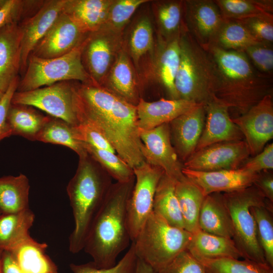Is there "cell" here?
Masks as SVG:
<instances>
[{
    "instance_id": "1",
    "label": "cell",
    "mask_w": 273,
    "mask_h": 273,
    "mask_svg": "<svg viewBox=\"0 0 273 273\" xmlns=\"http://www.w3.org/2000/svg\"><path fill=\"white\" fill-rule=\"evenodd\" d=\"M74 103L78 123L95 126L131 168L145 161L136 106L96 84L75 83Z\"/></svg>"
},
{
    "instance_id": "2",
    "label": "cell",
    "mask_w": 273,
    "mask_h": 273,
    "mask_svg": "<svg viewBox=\"0 0 273 273\" xmlns=\"http://www.w3.org/2000/svg\"><path fill=\"white\" fill-rule=\"evenodd\" d=\"M205 50L213 63L216 83L213 98L241 115L272 95L271 76L258 71L242 51L210 45Z\"/></svg>"
},
{
    "instance_id": "3",
    "label": "cell",
    "mask_w": 273,
    "mask_h": 273,
    "mask_svg": "<svg viewBox=\"0 0 273 273\" xmlns=\"http://www.w3.org/2000/svg\"><path fill=\"white\" fill-rule=\"evenodd\" d=\"M135 178L112 184L88 230L83 249L99 268L114 266L120 253L131 241L128 230L127 204Z\"/></svg>"
},
{
    "instance_id": "4",
    "label": "cell",
    "mask_w": 273,
    "mask_h": 273,
    "mask_svg": "<svg viewBox=\"0 0 273 273\" xmlns=\"http://www.w3.org/2000/svg\"><path fill=\"white\" fill-rule=\"evenodd\" d=\"M111 176L87 153L79 157L76 172L67 186L74 228L69 237V250L83 249L90 225L112 185Z\"/></svg>"
},
{
    "instance_id": "5",
    "label": "cell",
    "mask_w": 273,
    "mask_h": 273,
    "mask_svg": "<svg viewBox=\"0 0 273 273\" xmlns=\"http://www.w3.org/2000/svg\"><path fill=\"white\" fill-rule=\"evenodd\" d=\"M180 59L175 79L179 99L205 105L213 98L216 83L211 58L191 34L185 29L179 37Z\"/></svg>"
},
{
    "instance_id": "6",
    "label": "cell",
    "mask_w": 273,
    "mask_h": 273,
    "mask_svg": "<svg viewBox=\"0 0 273 273\" xmlns=\"http://www.w3.org/2000/svg\"><path fill=\"white\" fill-rule=\"evenodd\" d=\"M192 236L153 211L132 242L137 258L157 273L187 249Z\"/></svg>"
},
{
    "instance_id": "7",
    "label": "cell",
    "mask_w": 273,
    "mask_h": 273,
    "mask_svg": "<svg viewBox=\"0 0 273 273\" xmlns=\"http://www.w3.org/2000/svg\"><path fill=\"white\" fill-rule=\"evenodd\" d=\"M222 194L232 220L234 231L232 239L244 258L266 263L258 241L256 223L250 209L252 206L273 208V203L253 185L239 191Z\"/></svg>"
},
{
    "instance_id": "8",
    "label": "cell",
    "mask_w": 273,
    "mask_h": 273,
    "mask_svg": "<svg viewBox=\"0 0 273 273\" xmlns=\"http://www.w3.org/2000/svg\"><path fill=\"white\" fill-rule=\"evenodd\" d=\"M83 42L68 54L55 58L42 59L30 55L16 91H29L64 81L96 84L82 64Z\"/></svg>"
},
{
    "instance_id": "9",
    "label": "cell",
    "mask_w": 273,
    "mask_h": 273,
    "mask_svg": "<svg viewBox=\"0 0 273 273\" xmlns=\"http://www.w3.org/2000/svg\"><path fill=\"white\" fill-rule=\"evenodd\" d=\"M123 47L122 32L103 27L87 34L83 42L81 62L95 83L103 85Z\"/></svg>"
},
{
    "instance_id": "10",
    "label": "cell",
    "mask_w": 273,
    "mask_h": 273,
    "mask_svg": "<svg viewBox=\"0 0 273 273\" xmlns=\"http://www.w3.org/2000/svg\"><path fill=\"white\" fill-rule=\"evenodd\" d=\"M74 85L71 81H64L29 91H16L11 104L36 108L74 126L78 124L74 103Z\"/></svg>"
},
{
    "instance_id": "11",
    "label": "cell",
    "mask_w": 273,
    "mask_h": 273,
    "mask_svg": "<svg viewBox=\"0 0 273 273\" xmlns=\"http://www.w3.org/2000/svg\"><path fill=\"white\" fill-rule=\"evenodd\" d=\"M135 181L127 204L128 230L132 242L153 212L155 191L163 170L146 162L133 168Z\"/></svg>"
},
{
    "instance_id": "12",
    "label": "cell",
    "mask_w": 273,
    "mask_h": 273,
    "mask_svg": "<svg viewBox=\"0 0 273 273\" xmlns=\"http://www.w3.org/2000/svg\"><path fill=\"white\" fill-rule=\"evenodd\" d=\"M139 132L145 161L162 168L167 176L176 182L185 179L182 172L183 163L171 143L169 123L148 130L139 129Z\"/></svg>"
},
{
    "instance_id": "13",
    "label": "cell",
    "mask_w": 273,
    "mask_h": 273,
    "mask_svg": "<svg viewBox=\"0 0 273 273\" xmlns=\"http://www.w3.org/2000/svg\"><path fill=\"white\" fill-rule=\"evenodd\" d=\"M250 155L244 140L220 142L194 152L183 165L187 169L204 171L236 169Z\"/></svg>"
},
{
    "instance_id": "14",
    "label": "cell",
    "mask_w": 273,
    "mask_h": 273,
    "mask_svg": "<svg viewBox=\"0 0 273 273\" xmlns=\"http://www.w3.org/2000/svg\"><path fill=\"white\" fill-rule=\"evenodd\" d=\"M231 119L242 133L250 155H256L273 138L272 95H266L246 113Z\"/></svg>"
},
{
    "instance_id": "15",
    "label": "cell",
    "mask_w": 273,
    "mask_h": 273,
    "mask_svg": "<svg viewBox=\"0 0 273 273\" xmlns=\"http://www.w3.org/2000/svg\"><path fill=\"white\" fill-rule=\"evenodd\" d=\"M88 34L62 11L30 55L42 59L62 56L79 46Z\"/></svg>"
},
{
    "instance_id": "16",
    "label": "cell",
    "mask_w": 273,
    "mask_h": 273,
    "mask_svg": "<svg viewBox=\"0 0 273 273\" xmlns=\"http://www.w3.org/2000/svg\"><path fill=\"white\" fill-rule=\"evenodd\" d=\"M184 3L187 29L205 50L212 44L224 18L214 1L187 0Z\"/></svg>"
},
{
    "instance_id": "17",
    "label": "cell",
    "mask_w": 273,
    "mask_h": 273,
    "mask_svg": "<svg viewBox=\"0 0 273 273\" xmlns=\"http://www.w3.org/2000/svg\"><path fill=\"white\" fill-rule=\"evenodd\" d=\"M66 0L44 1L40 8L20 23L22 39L20 73H25L29 56L62 12Z\"/></svg>"
},
{
    "instance_id": "18",
    "label": "cell",
    "mask_w": 273,
    "mask_h": 273,
    "mask_svg": "<svg viewBox=\"0 0 273 273\" xmlns=\"http://www.w3.org/2000/svg\"><path fill=\"white\" fill-rule=\"evenodd\" d=\"M182 172L196 185L203 195L239 191L253 185L257 174L242 168L215 171H198L183 168Z\"/></svg>"
},
{
    "instance_id": "19",
    "label": "cell",
    "mask_w": 273,
    "mask_h": 273,
    "mask_svg": "<svg viewBox=\"0 0 273 273\" xmlns=\"http://www.w3.org/2000/svg\"><path fill=\"white\" fill-rule=\"evenodd\" d=\"M205 119L204 105L199 104L169 123L172 144L183 163L195 152Z\"/></svg>"
},
{
    "instance_id": "20",
    "label": "cell",
    "mask_w": 273,
    "mask_h": 273,
    "mask_svg": "<svg viewBox=\"0 0 273 273\" xmlns=\"http://www.w3.org/2000/svg\"><path fill=\"white\" fill-rule=\"evenodd\" d=\"M204 107L205 122L195 152L217 143L243 140V135L232 121L226 106L213 98Z\"/></svg>"
},
{
    "instance_id": "21",
    "label": "cell",
    "mask_w": 273,
    "mask_h": 273,
    "mask_svg": "<svg viewBox=\"0 0 273 273\" xmlns=\"http://www.w3.org/2000/svg\"><path fill=\"white\" fill-rule=\"evenodd\" d=\"M198 105L181 99L162 98L156 101L148 102L141 98L136 105L138 127L148 130L169 123Z\"/></svg>"
},
{
    "instance_id": "22",
    "label": "cell",
    "mask_w": 273,
    "mask_h": 273,
    "mask_svg": "<svg viewBox=\"0 0 273 273\" xmlns=\"http://www.w3.org/2000/svg\"><path fill=\"white\" fill-rule=\"evenodd\" d=\"M21 30L19 23L0 29V90L5 93L20 73Z\"/></svg>"
},
{
    "instance_id": "23",
    "label": "cell",
    "mask_w": 273,
    "mask_h": 273,
    "mask_svg": "<svg viewBox=\"0 0 273 273\" xmlns=\"http://www.w3.org/2000/svg\"><path fill=\"white\" fill-rule=\"evenodd\" d=\"M132 62L123 47L119 53L102 86L136 106L141 97Z\"/></svg>"
},
{
    "instance_id": "24",
    "label": "cell",
    "mask_w": 273,
    "mask_h": 273,
    "mask_svg": "<svg viewBox=\"0 0 273 273\" xmlns=\"http://www.w3.org/2000/svg\"><path fill=\"white\" fill-rule=\"evenodd\" d=\"M113 0H66L63 12L85 33L105 26Z\"/></svg>"
},
{
    "instance_id": "25",
    "label": "cell",
    "mask_w": 273,
    "mask_h": 273,
    "mask_svg": "<svg viewBox=\"0 0 273 273\" xmlns=\"http://www.w3.org/2000/svg\"><path fill=\"white\" fill-rule=\"evenodd\" d=\"M187 250L196 259L244 258L234 240L198 229L192 233Z\"/></svg>"
},
{
    "instance_id": "26",
    "label": "cell",
    "mask_w": 273,
    "mask_h": 273,
    "mask_svg": "<svg viewBox=\"0 0 273 273\" xmlns=\"http://www.w3.org/2000/svg\"><path fill=\"white\" fill-rule=\"evenodd\" d=\"M198 228L211 234L233 238L232 220L222 193H212L205 197L199 216Z\"/></svg>"
},
{
    "instance_id": "27",
    "label": "cell",
    "mask_w": 273,
    "mask_h": 273,
    "mask_svg": "<svg viewBox=\"0 0 273 273\" xmlns=\"http://www.w3.org/2000/svg\"><path fill=\"white\" fill-rule=\"evenodd\" d=\"M179 37L167 41L159 40L154 62L155 76L165 88L170 99H179L174 83L180 59Z\"/></svg>"
},
{
    "instance_id": "28",
    "label": "cell",
    "mask_w": 273,
    "mask_h": 273,
    "mask_svg": "<svg viewBox=\"0 0 273 273\" xmlns=\"http://www.w3.org/2000/svg\"><path fill=\"white\" fill-rule=\"evenodd\" d=\"M48 245L30 236L10 251L25 273H58L57 266L47 254Z\"/></svg>"
},
{
    "instance_id": "29",
    "label": "cell",
    "mask_w": 273,
    "mask_h": 273,
    "mask_svg": "<svg viewBox=\"0 0 273 273\" xmlns=\"http://www.w3.org/2000/svg\"><path fill=\"white\" fill-rule=\"evenodd\" d=\"M159 39L167 41L186 29L184 1H161L153 4Z\"/></svg>"
},
{
    "instance_id": "30",
    "label": "cell",
    "mask_w": 273,
    "mask_h": 273,
    "mask_svg": "<svg viewBox=\"0 0 273 273\" xmlns=\"http://www.w3.org/2000/svg\"><path fill=\"white\" fill-rule=\"evenodd\" d=\"M35 218L29 209L0 216V250L10 251L30 236Z\"/></svg>"
},
{
    "instance_id": "31",
    "label": "cell",
    "mask_w": 273,
    "mask_h": 273,
    "mask_svg": "<svg viewBox=\"0 0 273 273\" xmlns=\"http://www.w3.org/2000/svg\"><path fill=\"white\" fill-rule=\"evenodd\" d=\"M29 180L23 174L0 177V210L2 213H17L29 208Z\"/></svg>"
},
{
    "instance_id": "32",
    "label": "cell",
    "mask_w": 273,
    "mask_h": 273,
    "mask_svg": "<svg viewBox=\"0 0 273 273\" xmlns=\"http://www.w3.org/2000/svg\"><path fill=\"white\" fill-rule=\"evenodd\" d=\"M49 118L50 116H44L33 107L11 104L7 120L12 135H19L35 141L37 135Z\"/></svg>"
},
{
    "instance_id": "33",
    "label": "cell",
    "mask_w": 273,
    "mask_h": 273,
    "mask_svg": "<svg viewBox=\"0 0 273 273\" xmlns=\"http://www.w3.org/2000/svg\"><path fill=\"white\" fill-rule=\"evenodd\" d=\"M175 193L182 215L184 228L192 233L199 229V216L205 196L200 189L187 177L176 182Z\"/></svg>"
},
{
    "instance_id": "34",
    "label": "cell",
    "mask_w": 273,
    "mask_h": 273,
    "mask_svg": "<svg viewBox=\"0 0 273 273\" xmlns=\"http://www.w3.org/2000/svg\"><path fill=\"white\" fill-rule=\"evenodd\" d=\"M176 181L164 173L161 177L155 193L153 211L170 225L184 229L179 203L175 193Z\"/></svg>"
},
{
    "instance_id": "35",
    "label": "cell",
    "mask_w": 273,
    "mask_h": 273,
    "mask_svg": "<svg viewBox=\"0 0 273 273\" xmlns=\"http://www.w3.org/2000/svg\"><path fill=\"white\" fill-rule=\"evenodd\" d=\"M259 44L268 43L256 38L239 21L224 19L211 45L226 50L242 51L250 46Z\"/></svg>"
},
{
    "instance_id": "36",
    "label": "cell",
    "mask_w": 273,
    "mask_h": 273,
    "mask_svg": "<svg viewBox=\"0 0 273 273\" xmlns=\"http://www.w3.org/2000/svg\"><path fill=\"white\" fill-rule=\"evenodd\" d=\"M35 141L64 146L74 151L79 157L87 154L83 143L76 139L73 126L50 116Z\"/></svg>"
},
{
    "instance_id": "37",
    "label": "cell",
    "mask_w": 273,
    "mask_h": 273,
    "mask_svg": "<svg viewBox=\"0 0 273 273\" xmlns=\"http://www.w3.org/2000/svg\"><path fill=\"white\" fill-rule=\"evenodd\" d=\"M224 19L239 20L263 15H273L271 0H215Z\"/></svg>"
},
{
    "instance_id": "38",
    "label": "cell",
    "mask_w": 273,
    "mask_h": 273,
    "mask_svg": "<svg viewBox=\"0 0 273 273\" xmlns=\"http://www.w3.org/2000/svg\"><path fill=\"white\" fill-rule=\"evenodd\" d=\"M154 47L151 21L147 16H143L133 25L128 38L127 47L124 48L136 66L141 58L152 51Z\"/></svg>"
},
{
    "instance_id": "39",
    "label": "cell",
    "mask_w": 273,
    "mask_h": 273,
    "mask_svg": "<svg viewBox=\"0 0 273 273\" xmlns=\"http://www.w3.org/2000/svg\"><path fill=\"white\" fill-rule=\"evenodd\" d=\"M83 144L87 153L117 182H127L135 178L133 168L115 153Z\"/></svg>"
},
{
    "instance_id": "40",
    "label": "cell",
    "mask_w": 273,
    "mask_h": 273,
    "mask_svg": "<svg viewBox=\"0 0 273 273\" xmlns=\"http://www.w3.org/2000/svg\"><path fill=\"white\" fill-rule=\"evenodd\" d=\"M198 260L204 265L207 273H273V268L267 263H259L247 258Z\"/></svg>"
},
{
    "instance_id": "41",
    "label": "cell",
    "mask_w": 273,
    "mask_h": 273,
    "mask_svg": "<svg viewBox=\"0 0 273 273\" xmlns=\"http://www.w3.org/2000/svg\"><path fill=\"white\" fill-rule=\"evenodd\" d=\"M250 210L255 220L258 241L265 261L273 268V208L252 206Z\"/></svg>"
},
{
    "instance_id": "42",
    "label": "cell",
    "mask_w": 273,
    "mask_h": 273,
    "mask_svg": "<svg viewBox=\"0 0 273 273\" xmlns=\"http://www.w3.org/2000/svg\"><path fill=\"white\" fill-rule=\"evenodd\" d=\"M43 3L44 1L0 0V29L32 15Z\"/></svg>"
},
{
    "instance_id": "43",
    "label": "cell",
    "mask_w": 273,
    "mask_h": 273,
    "mask_svg": "<svg viewBox=\"0 0 273 273\" xmlns=\"http://www.w3.org/2000/svg\"><path fill=\"white\" fill-rule=\"evenodd\" d=\"M148 2V0H113L104 27L122 32L135 11Z\"/></svg>"
},
{
    "instance_id": "44",
    "label": "cell",
    "mask_w": 273,
    "mask_h": 273,
    "mask_svg": "<svg viewBox=\"0 0 273 273\" xmlns=\"http://www.w3.org/2000/svg\"><path fill=\"white\" fill-rule=\"evenodd\" d=\"M138 258L133 243L128 250L116 264L111 267L99 268L92 262L85 264L71 263L70 267L74 273H135Z\"/></svg>"
},
{
    "instance_id": "45",
    "label": "cell",
    "mask_w": 273,
    "mask_h": 273,
    "mask_svg": "<svg viewBox=\"0 0 273 273\" xmlns=\"http://www.w3.org/2000/svg\"><path fill=\"white\" fill-rule=\"evenodd\" d=\"M254 67L264 74L272 76L273 50L270 44H259L250 46L242 51Z\"/></svg>"
},
{
    "instance_id": "46",
    "label": "cell",
    "mask_w": 273,
    "mask_h": 273,
    "mask_svg": "<svg viewBox=\"0 0 273 273\" xmlns=\"http://www.w3.org/2000/svg\"><path fill=\"white\" fill-rule=\"evenodd\" d=\"M242 23L258 40L268 44L273 42V15H263L236 20Z\"/></svg>"
},
{
    "instance_id": "47",
    "label": "cell",
    "mask_w": 273,
    "mask_h": 273,
    "mask_svg": "<svg viewBox=\"0 0 273 273\" xmlns=\"http://www.w3.org/2000/svg\"><path fill=\"white\" fill-rule=\"evenodd\" d=\"M157 273H207L202 263L187 249Z\"/></svg>"
},
{
    "instance_id": "48",
    "label": "cell",
    "mask_w": 273,
    "mask_h": 273,
    "mask_svg": "<svg viewBox=\"0 0 273 273\" xmlns=\"http://www.w3.org/2000/svg\"><path fill=\"white\" fill-rule=\"evenodd\" d=\"M75 137L78 141L98 149L115 153L107 138L97 128L91 124L80 122L73 126Z\"/></svg>"
},
{
    "instance_id": "49",
    "label": "cell",
    "mask_w": 273,
    "mask_h": 273,
    "mask_svg": "<svg viewBox=\"0 0 273 273\" xmlns=\"http://www.w3.org/2000/svg\"><path fill=\"white\" fill-rule=\"evenodd\" d=\"M240 168L256 173L273 168V144L263 148L258 154L248 158Z\"/></svg>"
},
{
    "instance_id": "50",
    "label": "cell",
    "mask_w": 273,
    "mask_h": 273,
    "mask_svg": "<svg viewBox=\"0 0 273 273\" xmlns=\"http://www.w3.org/2000/svg\"><path fill=\"white\" fill-rule=\"evenodd\" d=\"M19 80L18 76L11 82L0 101V142L12 135L11 129L7 122V117L12 97L17 90Z\"/></svg>"
},
{
    "instance_id": "51",
    "label": "cell",
    "mask_w": 273,
    "mask_h": 273,
    "mask_svg": "<svg viewBox=\"0 0 273 273\" xmlns=\"http://www.w3.org/2000/svg\"><path fill=\"white\" fill-rule=\"evenodd\" d=\"M253 185L261 192L266 199L273 203V174L270 170L258 173Z\"/></svg>"
},
{
    "instance_id": "52",
    "label": "cell",
    "mask_w": 273,
    "mask_h": 273,
    "mask_svg": "<svg viewBox=\"0 0 273 273\" xmlns=\"http://www.w3.org/2000/svg\"><path fill=\"white\" fill-rule=\"evenodd\" d=\"M2 264L3 273H23L16 259L9 251H3Z\"/></svg>"
},
{
    "instance_id": "53",
    "label": "cell",
    "mask_w": 273,
    "mask_h": 273,
    "mask_svg": "<svg viewBox=\"0 0 273 273\" xmlns=\"http://www.w3.org/2000/svg\"><path fill=\"white\" fill-rule=\"evenodd\" d=\"M135 273H156L152 268L138 258Z\"/></svg>"
},
{
    "instance_id": "54",
    "label": "cell",
    "mask_w": 273,
    "mask_h": 273,
    "mask_svg": "<svg viewBox=\"0 0 273 273\" xmlns=\"http://www.w3.org/2000/svg\"><path fill=\"white\" fill-rule=\"evenodd\" d=\"M3 251L0 250V273H3L2 271V254Z\"/></svg>"
},
{
    "instance_id": "55",
    "label": "cell",
    "mask_w": 273,
    "mask_h": 273,
    "mask_svg": "<svg viewBox=\"0 0 273 273\" xmlns=\"http://www.w3.org/2000/svg\"><path fill=\"white\" fill-rule=\"evenodd\" d=\"M4 93H3V92L0 90V101L1 100L2 98H3Z\"/></svg>"
},
{
    "instance_id": "56",
    "label": "cell",
    "mask_w": 273,
    "mask_h": 273,
    "mask_svg": "<svg viewBox=\"0 0 273 273\" xmlns=\"http://www.w3.org/2000/svg\"><path fill=\"white\" fill-rule=\"evenodd\" d=\"M2 212H1V210H0V216L2 215Z\"/></svg>"
}]
</instances>
